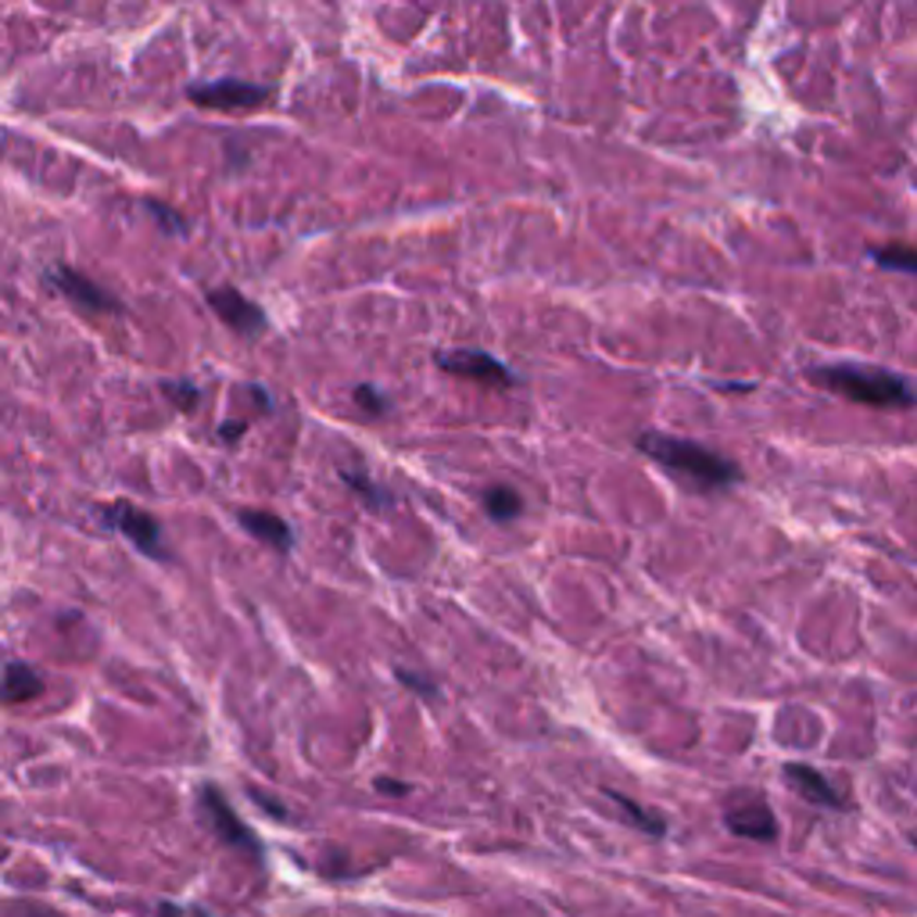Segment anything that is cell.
<instances>
[{"mask_svg": "<svg viewBox=\"0 0 917 917\" xmlns=\"http://www.w3.org/2000/svg\"><path fill=\"white\" fill-rule=\"evenodd\" d=\"M355 402L366 409V413H388V398H384L380 391L366 388V384H362V388L355 391Z\"/></svg>", "mask_w": 917, "mask_h": 917, "instance_id": "cell-16", "label": "cell"}, {"mask_svg": "<svg viewBox=\"0 0 917 917\" xmlns=\"http://www.w3.org/2000/svg\"><path fill=\"white\" fill-rule=\"evenodd\" d=\"M820 388L846 394L850 402L861 405H875V409H907L914 405V391L907 380H900L896 373L889 369H875V366H817L806 373Z\"/></svg>", "mask_w": 917, "mask_h": 917, "instance_id": "cell-2", "label": "cell"}, {"mask_svg": "<svg viewBox=\"0 0 917 917\" xmlns=\"http://www.w3.org/2000/svg\"><path fill=\"white\" fill-rule=\"evenodd\" d=\"M240 527H244L248 535H255L259 541H265V545H273L276 552H287L294 541L291 527H287L280 516H273L265 510H240Z\"/></svg>", "mask_w": 917, "mask_h": 917, "instance_id": "cell-11", "label": "cell"}, {"mask_svg": "<svg viewBox=\"0 0 917 917\" xmlns=\"http://www.w3.org/2000/svg\"><path fill=\"white\" fill-rule=\"evenodd\" d=\"M871 262L882 265V269H892V273H914L917 276V248H907V244L871 248Z\"/></svg>", "mask_w": 917, "mask_h": 917, "instance_id": "cell-14", "label": "cell"}, {"mask_svg": "<svg viewBox=\"0 0 917 917\" xmlns=\"http://www.w3.org/2000/svg\"><path fill=\"white\" fill-rule=\"evenodd\" d=\"M786 781L803 795V800H811L817 806H831V811L846 806V803H842V795L836 792V786H831V781L820 775V770L806 767V764H789L786 767Z\"/></svg>", "mask_w": 917, "mask_h": 917, "instance_id": "cell-10", "label": "cell"}, {"mask_svg": "<svg viewBox=\"0 0 917 917\" xmlns=\"http://www.w3.org/2000/svg\"><path fill=\"white\" fill-rule=\"evenodd\" d=\"M434 362H438L444 373H452V377L488 384V388H510L513 384L510 366L488 352H480V348H452V352L434 355Z\"/></svg>", "mask_w": 917, "mask_h": 917, "instance_id": "cell-3", "label": "cell"}, {"mask_svg": "<svg viewBox=\"0 0 917 917\" xmlns=\"http://www.w3.org/2000/svg\"><path fill=\"white\" fill-rule=\"evenodd\" d=\"M724 820H728V828L734 831V836H742V839H775L778 836V820H775V811L767 806L764 795H756V792H734L728 806H724Z\"/></svg>", "mask_w": 917, "mask_h": 917, "instance_id": "cell-4", "label": "cell"}, {"mask_svg": "<svg viewBox=\"0 0 917 917\" xmlns=\"http://www.w3.org/2000/svg\"><path fill=\"white\" fill-rule=\"evenodd\" d=\"M344 480H348V485H355V491H359V494H366V499H369V502H377V505H384V502H391V499H384V494H377V491H373V488H377V485H373V480H366V477H355V474H344Z\"/></svg>", "mask_w": 917, "mask_h": 917, "instance_id": "cell-17", "label": "cell"}, {"mask_svg": "<svg viewBox=\"0 0 917 917\" xmlns=\"http://www.w3.org/2000/svg\"><path fill=\"white\" fill-rule=\"evenodd\" d=\"M485 510L491 520H499V524H510L516 520V516L524 513V499L516 494L513 488H505V485H494L485 491Z\"/></svg>", "mask_w": 917, "mask_h": 917, "instance_id": "cell-13", "label": "cell"}, {"mask_svg": "<svg viewBox=\"0 0 917 917\" xmlns=\"http://www.w3.org/2000/svg\"><path fill=\"white\" fill-rule=\"evenodd\" d=\"M187 98L201 108H255L269 98V90L255 87V83L219 79V83H194V87L187 90Z\"/></svg>", "mask_w": 917, "mask_h": 917, "instance_id": "cell-6", "label": "cell"}, {"mask_svg": "<svg viewBox=\"0 0 917 917\" xmlns=\"http://www.w3.org/2000/svg\"><path fill=\"white\" fill-rule=\"evenodd\" d=\"M610 800L617 803V806H624V811L631 814L635 825H638V828H645L649 836H663V820H660V814L642 811V806H638V803H631V800H627V795H617V792H610Z\"/></svg>", "mask_w": 917, "mask_h": 917, "instance_id": "cell-15", "label": "cell"}, {"mask_svg": "<svg viewBox=\"0 0 917 917\" xmlns=\"http://www.w3.org/2000/svg\"><path fill=\"white\" fill-rule=\"evenodd\" d=\"M377 789H384V792H394V795H402V792H405V786H398V781H377Z\"/></svg>", "mask_w": 917, "mask_h": 917, "instance_id": "cell-21", "label": "cell"}, {"mask_svg": "<svg viewBox=\"0 0 917 917\" xmlns=\"http://www.w3.org/2000/svg\"><path fill=\"white\" fill-rule=\"evenodd\" d=\"M151 212H159L165 226H179V215H176V212H168V209H162L159 201H151Z\"/></svg>", "mask_w": 917, "mask_h": 917, "instance_id": "cell-20", "label": "cell"}, {"mask_svg": "<svg viewBox=\"0 0 917 917\" xmlns=\"http://www.w3.org/2000/svg\"><path fill=\"white\" fill-rule=\"evenodd\" d=\"M47 280L54 284V291H62L68 301H76L79 309H90V312H115L118 309V301L112 294H104L98 284L87 280V276L76 273V269H65V265H58Z\"/></svg>", "mask_w": 917, "mask_h": 917, "instance_id": "cell-9", "label": "cell"}, {"mask_svg": "<svg viewBox=\"0 0 917 917\" xmlns=\"http://www.w3.org/2000/svg\"><path fill=\"white\" fill-rule=\"evenodd\" d=\"M159 917H212V914H204L198 907H179V903H162Z\"/></svg>", "mask_w": 917, "mask_h": 917, "instance_id": "cell-18", "label": "cell"}, {"mask_svg": "<svg viewBox=\"0 0 917 917\" xmlns=\"http://www.w3.org/2000/svg\"><path fill=\"white\" fill-rule=\"evenodd\" d=\"M104 520L112 524L115 530H123V535L140 552H148V556H165L162 527H159V520H154L151 513H143V510H137V505H129V502H112V505H104Z\"/></svg>", "mask_w": 917, "mask_h": 917, "instance_id": "cell-5", "label": "cell"}, {"mask_svg": "<svg viewBox=\"0 0 917 917\" xmlns=\"http://www.w3.org/2000/svg\"><path fill=\"white\" fill-rule=\"evenodd\" d=\"M201 803H204V814H209V820L215 825V831L223 836L226 846H234V850H248V853H255V839H251V831L244 828V820H240L234 811H229V803L219 795V789L215 786H204L201 789Z\"/></svg>", "mask_w": 917, "mask_h": 917, "instance_id": "cell-8", "label": "cell"}, {"mask_svg": "<svg viewBox=\"0 0 917 917\" xmlns=\"http://www.w3.org/2000/svg\"><path fill=\"white\" fill-rule=\"evenodd\" d=\"M43 692V681L40 674L26 663H8L4 670V684H0V695H4V703H26V699H36Z\"/></svg>", "mask_w": 917, "mask_h": 917, "instance_id": "cell-12", "label": "cell"}, {"mask_svg": "<svg viewBox=\"0 0 917 917\" xmlns=\"http://www.w3.org/2000/svg\"><path fill=\"white\" fill-rule=\"evenodd\" d=\"M209 305L219 312V319L226 323V327H234L237 334L265 330V312L255 305V301H248L244 294H240L237 287H219V291H212Z\"/></svg>", "mask_w": 917, "mask_h": 917, "instance_id": "cell-7", "label": "cell"}, {"mask_svg": "<svg viewBox=\"0 0 917 917\" xmlns=\"http://www.w3.org/2000/svg\"><path fill=\"white\" fill-rule=\"evenodd\" d=\"M398 678H402L405 684H413V692L434 695V684H430V681H424V678H416V674H409V670H398Z\"/></svg>", "mask_w": 917, "mask_h": 917, "instance_id": "cell-19", "label": "cell"}, {"mask_svg": "<svg viewBox=\"0 0 917 917\" xmlns=\"http://www.w3.org/2000/svg\"><path fill=\"white\" fill-rule=\"evenodd\" d=\"M638 449L653 458L656 466L667 469L670 477H678L681 485H688V491H720L742 477L731 458L709 452L695 441L674 438V434L645 430L642 438H638Z\"/></svg>", "mask_w": 917, "mask_h": 917, "instance_id": "cell-1", "label": "cell"}]
</instances>
